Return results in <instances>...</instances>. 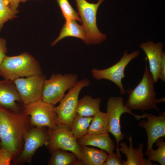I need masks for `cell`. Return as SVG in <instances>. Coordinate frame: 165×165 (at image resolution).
<instances>
[{
    "mask_svg": "<svg viewBox=\"0 0 165 165\" xmlns=\"http://www.w3.org/2000/svg\"><path fill=\"white\" fill-rule=\"evenodd\" d=\"M29 117L0 106V145L14 155L21 149L24 135L29 128Z\"/></svg>",
    "mask_w": 165,
    "mask_h": 165,
    "instance_id": "obj_1",
    "label": "cell"
},
{
    "mask_svg": "<svg viewBox=\"0 0 165 165\" xmlns=\"http://www.w3.org/2000/svg\"><path fill=\"white\" fill-rule=\"evenodd\" d=\"M154 83L146 63L140 82L134 89L129 88L127 90L128 98L125 105L131 111L141 110L144 112L148 110H153L160 112L157 104L164 102L165 98H156Z\"/></svg>",
    "mask_w": 165,
    "mask_h": 165,
    "instance_id": "obj_2",
    "label": "cell"
},
{
    "mask_svg": "<svg viewBox=\"0 0 165 165\" xmlns=\"http://www.w3.org/2000/svg\"><path fill=\"white\" fill-rule=\"evenodd\" d=\"M42 73L38 61L27 52L4 58L0 64V75L3 79L13 81Z\"/></svg>",
    "mask_w": 165,
    "mask_h": 165,
    "instance_id": "obj_3",
    "label": "cell"
},
{
    "mask_svg": "<svg viewBox=\"0 0 165 165\" xmlns=\"http://www.w3.org/2000/svg\"><path fill=\"white\" fill-rule=\"evenodd\" d=\"M79 14L86 32L87 44H100L106 39V35L101 33L97 25L96 15L100 4L105 0H98L96 3L86 0H75Z\"/></svg>",
    "mask_w": 165,
    "mask_h": 165,
    "instance_id": "obj_4",
    "label": "cell"
},
{
    "mask_svg": "<svg viewBox=\"0 0 165 165\" xmlns=\"http://www.w3.org/2000/svg\"><path fill=\"white\" fill-rule=\"evenodd\" d=\"M78 78V75L75 74H53L44 81L42 100L55 105L63 98L65 92L74 86Z\"/></svg>",
    "mask_w": 165,
    "mask_h": 165,
    "instance_id": "obj_5",
    "label": "cell"
},
{
    "mask_svg": "<svg viewBox=\"0 0 165 165\" xmlns=\"http://www.w3.org/2000/svg\"><path fill=\"white\" fill-rule=\"evenodd\" d=\"M90 83L89 80L87 78L77 81L60 101L59 105L55 107L57 125H64L70 129L77 114L79 93L83 88L88 86Z\"/></svg>",
    "mask_w": 165,
    "mask_h": 165,
    "instance_id": "obj_6",
    "label": "cell"
},
{
    "mask_svg": "<svg viewBox=\"0 0 165 165\" xmlns=\"http://www.w3.org/2000/svg\"><path fill=\"white\" fill-rule=\"evenodd\" d=\"M124 99L121 97H111L108 100L107 103L106 113L108 123V132L114 137L119 151V142L124 138L125 134L121 131L120 118L123 114L128 113L132 115L137 120H139L146 117V114L139 115L133 113L123 104Z\"/></svg>",
    "mask_w": 165,
    "mask_h": 165,
    "instance_id": "obj_7",
    "label": "cell"
},
{
    "mask_svg": "<svg viewBox=\"0 0 165 165\" xmlns=\"http://www.w3.org/2000/svg\"><path fill=\"white\" fill-rule=\"evenodd\" d=\"M22 113L30 117L31 124L35 127L52 129L57 126L54 105L42 99L24 105Z\"/></svg>",
    "mask_w": 165,
    "mask_h": 165,
    "instance_id": "obj_8",
    "label": "cell"
},
{
    "mask_svg": "<svg viewBox=\"0 0 165 165\" xmlns=\"http://www.w3.org/2000/svg\"><path fill=\"white\" fill-rule=\"evenodd\" d=\"M48 131L49 139L46 145L50 152L59 149L70 151L74 153L83 165L80 145L70 128L64 125H57Z\"/></svg>",
    "mask_w": 165,
    "mask_h": 165,
    "instance_id": "obj_9",
    "label": "cell"
},
{
    "mask_svg": "<svg viewBox=\"0 0 165 165\" xmlns=\"http://www.w3.org/2000/svg\"><path fill=\"white\" fill-rule=\"evenodd\" d=\"M139 54L138 50L134 51L130 54L128 53L127 50H126L119 61L112 66L103 69H92L91 71L92 76L97 80L105 79L111 81L118 86L120 93L123 95L126 91L123 88L122 80L125 77V68L130 62Z\"/></svg>",
    "mask_w": 165,
    "mask_h": 165,
    "instance_id": "obj_10",
    "label": "cell"
},
{
    "mask_svg": "<svg viewBox=\"0 0 165 165\" xmlns=\"http://www.w3.org/2000/svg\"><path fill=\"white\" fill-rule=\"evenodd\" d=\"M46 76L43 73L13 80L23 105L42 99Z\"/></svg>",
    "mask_w": 165,
    "mask_h": 165,
    "instance_id": "obj_11",
    "label": "cell"
},
{
    "mask_svg": "<svg viewBox=\"0 0 165 165\" xmlns=\"http://www.w3.org/2000/svg\"><path fill=\"white\" fill-rule=\"evenodd\" d=\"M48 139V131L45 127L29 128L24 135V145L18 161L20 163L30 162L37 150L46 145Z\"/></svg>",
    "mask_w": 165,
    "mask_h": 165,
    "instance_id": "obj_12",
    "label": "cell"
},
{
    "mask_svg": "<svg viewBox=\"0 0 165 165\" xmlns=\"http://www.w3.org/2000/svg\"><path fill=\"white\" fill-rule=\"evenodd\" d=\"M146 114L147 121L141 120L139 122L138 125L144 128L147 133V146L144 154L147 155L156 140L165 137V113L161 112L158 116L150 113Z\"/></svg>",
    "mask_w": 165,
    "mask_h": 165,
    "instance_id": "obj_13",
    "label": "cell"
},
{
    "mask_svg": "<svg viewBox=\"0 0 165 165\" xmlns=\"http://www.w3.org/2000/svg\"><path fill=\"white\" fill-rule=\"evenodd\" d=\"M16 101L21 103L13 81L0 80V106L13 112H20Z\"/></svg>",
    "mask_w": 165,
    "mask_h": 165,
    "instance_id": "obj_14",
    "label": "cell"
},
{
    "mask_svg": "<svg viewBox=\"0 0 165 165\" xmlns=\"http://www.w3.org/2000/svg\"><path fill=\"white\" fill-rule=\"evenodd\" d=\"M163 44L161 42L154 43L148 41L141 44L140 47L146 54L148 59L149 71L153 77L155 83L158 82L159 67L164 52L162 50Z\"/></svg>",
    "mask_w": 165,
    "mask_h": 165,
    "instance_id": "obj_15",
    "label": "cell"
},
{
    "mask_svg": "<svg viewBox=\"0 0 165 165\" xmlns=\"http://www.w3.org/2000/svg\"><path fill=\"white\" fill-rule=\"evenodd\" d=\"M129 141L130 146L128 147L124 142L119 144L120 148L119 151L125 154L127 160L122 161V165H152V161L148 159L144 158V154L143 152L144 144L140 143L139 146L134 148L132 145V135H129V137L127 136Z\"/></svg>",
    "mask_w": 165,
    "mask_h": 165,
    "instance_id": "obj_16",
    "label": "cell"
},
{
    "mask_svg": "<svg viewBox=\"0 0 165 165\" xmlns=\"http://www.w3.org/2000/svg\"><path fill=\"white\" fill-rule=\"evenodd\" d=\"M80 145L96 147L106 151L108 154L113 152L115 149L113 141L108 133L99 134H86L78 141Z\"/></svg>",
    "mask_w": 165,
    "mask_h": 165,
    "instance_id": "obj_17",
    "label": "cell"
},
{
    "mask_svg": "<svg viewBox=\"0 0 165 165\" xmlns=\"http://www.w3.org/2000/svg\"><path fill=\"white\" fill-rule=\"evenodd\" d=\"M67 37L78 38L85 42L87 38L86 31L83 26L78 24L75 20H66L59 36L51 44V46H54L59 41Z\"/></svg>",
    "mask_w": 165,
    "mask_h": 165,
    "instance_id": "obj_18",
    "label": "cell"
},
{
    "mask_svg": "<svg viewBox=\"0 0 165 165\" xmlns=\"http://www.w3.org/2000/svg\"><path fill=\"white\" fill-rule=\"evenodd\" d=\"M80 145L83 165H104L108 155L106 151L87 146Z\"/></svg>",
    "mask_w": 165,
    "mask_h": 165,
    "instance_id": "obj_19",
    "label": "cell"
},
{
    "mask_svg": "<svg viewBox=\"0 0 165 165\" xmlns=\"http://www.w3.org/2000/svg\"><path fill=\"white\" fill-rule=\"evenodd\" d=\"M101 99L100 98H93L86 95L78 100L77 114L82 116L92 117L100 110Z\"/></svg>",
    "mask_w": 165,
    "mask_h": 165,
    "instance_id": "obj_20",
    "label": "cell"
},
{
    "mask_svg": "<svg viewBox=\"0 0 165 165\" xmlns=\"http://www.w3.org/2000/svg\"><path fill=\"white\" fill-rule=\"evenodd\" d=\"M51 155L48 163L49 165H83L77 156L72 152L57 149L51 152Z\"/></svg>",
    "mask_w": 165,
    "mask_h": 165,
    "instance_id": "obj_21",
    "label": "cell"
},
{
    "mask_svg": "<svg viewBox=\"0 0 165 165\" xmlns=\"http://www.w3.org/2000/svg\"><path fill=\"white\" fill-rule=\"evenodd\" d=\"M86 134L108 133V123L106 113L98 111L93 117Z\"/></svg>",
    "mask_w": 165,
    "mask_h": 165,
    "instance_id": "obj_22",
    "label": "cell"
},
{
    "mask_svg": "<svg viewBox=\"0 0 165 165\" xmlns=\"http://www.w3.org/2000/svg\"><path fill=\"white\" fill-rule=\"evenodd\" d=\"M92 119L93 117L82 116L76 114L70 129L77 141L87 134Z\"/></svg>",
    "mask_w": 165,
    "mask_h": 165,
    "instance_id": "obj_23",
    "label": "cell"
},
{
    "mask_svg": "<svg viewBox=\"0 0 165 165\" xmlns=\"http://www.w3.org/2000/svg\"><path fill=\"white\" fill-rule=\"evenodd\" d=\"M158 148L155 150L153 148L148 152V159L153 162L156 161L160 165H165V142L164 137L159 138L156 141Z\"/></svg>",
    "mask_w": 165,
    "mask_h": 165,
    "instance_id": "obj_24",
    "label": "cell"
},
{
    "mask_svg": "<svg viewBox=\"0 0 165 165\" xmlns=\"http://www.w3.org/2000/svg\"><path fill=\"white\" fill-rule=\"evenodd\" d=\"M18 11L12 9L8 0H0V32L4 24L7 21L16 17Z\"/></svg>",
    "mask_w": 165,
    "mask_h": 165,
    "instance_id": "obj_25",
    "label": "cell"
},
{
    "mask_svg": "<svg viewBox=\"0 0 165 165\" xmlns=\"http://www.w3.org/2000/svg\"><path fill=\"white\" fill-rule=\"evenodd\" d=\"M56 1L66 20H73L82 23L79 13L73 9L68 0H57Z\"/></svg>",
    "mask_w": 165,
    "mask_h": 165,
    "instance_id": "obj_26",
    "label": "cell"
},
{
    "mask_svg": "<svg viewBox=\"0 0 165 165\" xmlns=\"http://www.w3.org/2000/svg\"><path fill=\"white\" fill-rule=\"evenodd\" d=\"M14 156L11 151L6 148H0V165H9Z\"/></svg>",
    "mask_w": 165,
    "mask_h": 165,
    "instance_id": "obj_27",
    "label": "cell"
},
{
    "mask_svg": "<svg viewBox=\"0 0 165 165\" xmlns=\"http://www.w3.org/2000/svg\"><path fill=\"white\" fill-rule=\"evenodd\" d=\"M122 161L120 154L113 152L108 154L103 165H122Z\"/></svg>",
    "mask_w": 165,
    "mask_h": 165,
    "instance_id": "obj_28",
    "label": "cell"
},
{
    "mask_svg": "<svg viewBox=\"0 0 165 165\" xmlns=\"http://www.w3.org/2000/svg\"><path fill=\"white\" fill-rule=\"evenodd\" d=\"M159 78L163 82H165V54L163 52L159 67Z\"/></svg>",
    "mask_w": 165,
    "mask_h": 165,
    "instance_id": "obj_29",
    "label": "cell"
},
{
    "mask_svg": "<svg viewBox=\"0 0 165 165\" xmlns=\"http://www.w3.org/2000/svg\"><path fill=\"white\" fill-rule=\"evenodd\" d=\"M6 40L0 38V64L6 56L7 52Z\"/></svg>",
    "mask_w": 165,
    "mask_h": 165,
    "instance_id": "obj_30",
    "label": "cell"
},
{
    "mask_svg": "<svg viewBox=\"0 0 165 165\" xmlns=\"http://www.w3.org/2000/svg\"><path fill=\"white\" fill-rule=\"evenodd\" d=\"M9 7L13 10L18 11L17 10L20 0H8Z\"/></svg>",
    "mask_w": 165,
    "mask_h": 165,
    "instance_id": "obj_31",
    "label": "cell"
},
{
    "mask_svg": "<svg viewBox=\"0 0 165 165\" xmlns=\"http://www.w3.org/2000/svg\"><path fill=\"white\" fill-rule=\"evenodd\" d=\"M27 0H20V2H24L26 1Z\"/></svg>",
    "mask_w": 165,
    "mask_h": 165,
    "instance_id": "obj_32",
    "label": "cell"
}]
</instances>
